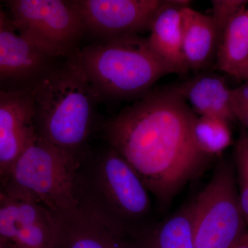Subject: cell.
<instances>
[{"label": "cell", "instance_id": "obj_1", "mask_svg": "<svg viewBox=\"0 0 248 248\" xmlns=\"http://www.w3.org/2000/svg\"><path fill=\"white\" fill-rule=\"evenodd\" d=\"M197 118L169 87L147 93L104 124L109 146L128 161L162 208L210 161L196 142Z\"/></svg>", "mask_w": 248, "mask_h": 248}, {"label": "cell", "instance_id": "obj_2", "mask_svg": "<svg viewBox=\"0 0 248 248\" xmlns=\"http://www.w3.org/2000/svg\"><path fill=\"white\" fill-rule=\"evenodd\" d=\"M73 193L80 211L128 237L144 228L149 215L150 192L132 166L109 146L79 160Z\"/></svg>", "mask_w": 248, "mask_h": 248}, {"label": "cell", "instance_id": "obj_3", "mask_svg": "<svg viewBox=\"0 0 248 248\" xmlns=\"http://www.w3.org/2000/svg\"><path fill=\"white\" fill-rule=\"evenodd\" d=\"M78 50L62 66L50 67L31 93L37 135L79 159L86 153L101 99L80 64Z\"/></svg>", "mask_w": 248, "mask_h": 248}, {"label": "cell", "instance_id": "obj_4", "mask_svg": "<svg viewBox=\"0 0 248 248\" xmlns=\"http://www.w3.org/2000/svg\"><path fill=\"white\" fill-rule=\"evenodd\" d=\"M78 59L100 99L144 95L167 75L177 73L140 35L121 36L78 50Z\"/></svg>", "mask_w": 248, "mask_h": 248}, {"label": "cell", "instance_id": "obj_5", "mask_svg": "<svg viewBox=\"0 0 248 248\" xmlns=\"http://www.w3.org/2000/svg\"><path fill=\"white\" fill-rule=\"evenodd\" d=\"M79 159L36 135L0 179L6 197L33 201L56 217L79 211L73 183Z\"/></svg>", "mask_w": 248, "mask_h": 248}, {"label": "cell", "instance_id": "obj_6", "mask_svg": "<svg viewBox=\"0 0 248 248\" xmlns=\"http://www.w3.org/2000/svg\"><path fill=\"white\" fill-rule=\"evenodd\" d=\"M195 248H231L246 232L234 166L221 161L192 200Z\"/></svg>", "mask_w": 248, "mask_h": 248}, {"label": "cell", "instance_id": "obj_7", "mask_svg": "<svg viewBox=\"0 0 248 248\" xmlns=\"http://www.w3.org/2000/svg\"><path fill=\"white\" fill-rule=\"evenodd\" d=\"M6 5L18 33L49 58H68L78 50L86 31L73 1L11 0Z\"/></svg>", "mask_w": 248, "mask_h": 248}, {"label": "cell", "instance_id": "obj_8", "mask_svg": "<svg viewBox=\"0 0 248 248\" xmlns=\"http://www.w3.org/2000/svg\"><path fill=\"white\" fill-rule=\"evenodd\" d=\"M172 0H73L85 31L109 40L150 31L153 19Z\"/></svg>", "mask_w": 248, "mask_h": 248}, {"label": "cell", "instance_id": "obj_9", "mask_svg": "<svg viewBox=\"0 0 248 248\" xmlns=\"http://www.w3.org/2000/svg\"><path fill=\"white\" fill-rule=\"evenodd\" d=\"M58 219L33 201L6 198L0 203V238L14 248H55Z\"/></svg>", "mask_w": 248, "mask_h": 248}, {"label": "cell", "instance_id": "obj_10", "mask_svg": "<svg viewBox=\"0 0 248 248\" xmlns=\"http://www.w3.org/2000/svg\"><path fill=\"white\" fill-rule=\"evenodd\" d=\"M36 135L31 89L0 91V179Z\"/></svg>", "mask_w": 248, "mask_h": 248}, {"label": "cell", "instance_id": "obj_11", "mask_svg": "<svg viewBox=\"0 0 248 248\" xmlns=\"http://www.w3.org/2000/svg\"><path fill=\"white\" fill-rule=\"evenodd\" d=\"M52 60L17 32L0 29V91L32 89Z\"/></svg>", "mask_w": 248, "mask_h": 248}, {"label": "cell", "instance_id": "obj_12", "mask_svg": "<svg viewBox=\"0 0 248 248\" xmlns=\"http://www.w3.org/2000/svg\"><path fill=\"white\" fill-rule=\"evenodd\" d=\"M170 88L190 103L194 112L202 117H215L228 124L236 120L231 89L217 74L202 73Z\"/></svg>", "mask_w": 248, "mask_h": 248}, {"label": "cell", "instance_id": "obj_13", "mask_svg": "<svg viewBox=\"0 0 248 248\" xmlns=\"http://www.w3.org/2000/svg\"><path fill=\"white\" fill-rule=\"evenodd\" d=\"M190 1L172 0L153 19L148 43L155 53L177 71H188L182 50V9Z\"/></svg>", "mask_w": 248, "mask_h": 248}, {"label": "cell", "instance_id": "obj_14", "mask_svg": "<svg viewBox=\"0 0 248 248\" xmlns=\"http://www.w3.org/2000/svg\"><path fill=\"white\" fill-rule=\"evenodd\" d=\"M182 50L188 69H204L216 58L218 40L210 16L190 6L182 9Z\"/></svg>", "mask_w": 248, "mask_h": 248}, {"label": "cell", "instance_id": "obj_15", "mask_svg": "<svg viewBox=\"0 0 248 248\" xmlns=\"http://www.w3.org/2000/svg\"><path fill=\"white\" fill-rule=\"evenodd\" d=\"M124 239L127 248H195L192 201L157 226H145Z\"/></svg>", "mask_w": 248, "mask_h": 248}, {"label": "cell", "instance_id": "obj_16", "mask_svg": "<svg viewBox=\"0 0 248 248\" xmlns=\"http://www.w3.org/2000/svg\"><path fill=\"white\" fill-rule=\"evenodd\" d=\"M58 218L55 248H127L123 236L79 210Z\"/></svg>", "mask_w": 248, "mask_h": 248}, {"label": "cell", "instance_id": "obj_17", "mask_svg": "<svg viewBox=\"0 0 248 248\" xmlns=\"http://www.w3.org/2000/svg\"><path fill=\"white\" fill-rule=\"evenodd\" d=\"M217 66L236 79L248 63V9L235 15L223 32L217 52Z\"/></svg>", "mask_w": 248, "mask_h": 248}, {"label": "cell", "instance_id": "obj_18", "mask_svg": "<svg viewBox=\"0 0 248 248\" xmlns=\"http://www.w3.org/2000/svg\"><path fill=\"white\" fill-rule=\"evenodd\" d=\"M193 131L201 151L210 157L221 155L232 142L229 124L215 117H197Z\"/></svg>", "mask_w": 248, "mask_h": 248}, {"label": "cell", "instance_id": "obj_19", "mask_svg": "<svg viewBox=\"0 0 248 248\" xmlns=\"http://www.w3.org/2000/svg\"><path fill=\"white\" fill-rule=\"evenodd\" d=\"M213 18L216 30L218 46L223 32L233 17L241 9L246 7L248 1L244 0H213Z\"/></svg>", "mask_w": 248, "mask_h": 248}, {"label": "cell", "instance_id": "obj_20", "mask_svg": "<svg viewBox=\"0 0 248 248\" xmlns=\"http://www.w3.org/2000/svg\"><path fill=\"white\" fill-rule=\"evenodd\" d=\"M235 160L239 176L248 177V131L244 128L235 146Z\"/></svg>", "mask_w": 248, "mask_h": 248}, {"label": "cell", "instance_id": "obj_21", "mask_svg": "<svg viewBox=\"0 0 248 248\" xmlns=\"http://www.w3.org/2000/svg\"><path fill=\"white\" fill-rule=\"evenodd\" d=\"M231 104L233 113L235 111L248 108V80L234 89H231Z\"/></svg>", "mask_w": 248, "mask_h": 248}, {"label": "cell", "instance_id": "obj_22", "mask_svg": "<svg viewBox=\"0 0 248 248\" xmlns=\"http://www.w3.org/2000/svg\"><path fill=\"white\" fill-rule=\"evenodd\" d=\"M239 177V203L246 226L248 223V177Z\"/></svg>", "mask_w": 248, "mask_h": 248}, {"label": "cell", "instance_id": "obj_23", "mask_svg": "<svg viewBox=\"0 0 248 248\" xmlns=\"http://www.w3.org/2000/svg\"><path fill=\"white\" fill-rule=\"evenodd\" d=\"M234 115L235 119L239 120L244 125V128L248 131V108L242 109V110L235 111Z\"/></svg>", "mask_w": 248, "mask_h": 248}, {"label": "cell", "instance_id": "obj_24", "mask_svg": "<svg viewBox=\"0 0 248 248\" xmlns=\"http://www.w3.org/2000/svg\"><path fill=\"white\" fill-rule=\"evenodd\" d=\"M231 248H248V231Z\"/></svg>", "mask_w": 248, "mask_h": 248}, {"label": "cell", "instance_id": "obj_25", "mask_svg": "<svg viewBox=\"0 0 248 248\" xmlns=\"http://www.w3.org/2000/svg\"><path fill=\"white\" fill-rule=\"evenodd\" d=\"M238 80H240V81H246V80H248V63L244 69H243V71H241Z\"/></svg>", "mask_w": 248, "mask_h": 248}, {"label": "cell", "instance_id": "obj_26", "mask_svg": "<svg viewBox=\"0 0 248 248\" xmlns=\"http://www.w3.org/2000/svg\"><path fill=\"white\" fill-rule=\"evenodd\" d=\"M0 248H14L7 241L0 238Z\"/></svg>", "mask_w": 248, "mask_h": 248}, {"label": "cell", "instance_id": "obj_27", "mask_svg": "<svg viewBox=\"0 0 248 248\" xmlns=\"http://www.w3.org/2000/svg\"><path fill=\"white\" fill-rule=\"evenodd\" d=\"M6 198V196L5 195L4 191H3L2 187H1V182H0V203H1Z\"/></svg>", "mask_w": 248, "mask_h": 248}, {"label": "cell", "instance_id": "obj_28", "mask_svg": "<svg viewBox=\"0 0 248 248\" xmlns=\"http://www.w3.org/2000/svg\"><path fill=\"white\" fill-rule=\"evenodd\" d=\"M4 28V23H3L2 18L0 17V29Z\"/></svg>", "mask_w": 248, "mask_h": 248}, {"label": "cell", "instance_id": "obj_29", "mask_svg": "<svg viewBox=\"0 0 248 248\" xmlns=\"http://www.w3.org/2000/svg\"><path fill=\"white\" fill-rule=\"evenodd\" d=\"M0 17H1V15H0Z\"/></svg>", "mask_w": 248, "mask_h": 248}]
</instances>
